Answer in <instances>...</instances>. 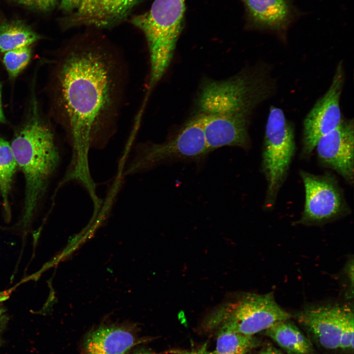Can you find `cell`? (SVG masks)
Here are the masks:
<instances>
[{
	"label": "cell",
	"instance_id": "1",
	"mask_svg": "<svg viewBox=\"0 0 354 354\" xmlns=\"http://www.w3.org/2000/svg\"><path fill=\"white\" fill-rule=\"evenodd\" d=\"M103 39H75L54 74V107L72 151L65 177L81 184L92 180L89 150L103 148L115 133L125 85L122 57Z\"/></svg>",
	"mask_w": 354,
	"mask_h": 354
},
{
	"label": "cell",
	"instance_id": "2",
	"mask_svg": "<svg viewBox=\"0 0 354 354\" xmlns=\"http://www.w3.org/2000/svg\"><path fill=\"white\" fill-rule=\"evenodd\" d=\"M27 120L15 133L11 147L24 174L25 197L22 222L31 220L47 182L59 162V151L50 127L40 117L34 99Z\"/></svg>",
	"mask_w": 354,
	"mask_h": 354
},
{
	"label": "cell",
	"instance_id": "3",
	"mask_svg": "<svg viewBox=\"0 0 354 354\" xmlns=\"http://www.w3.org/2000/svg\"><path fill=\"white\" fill-rule=\"evenodd\" d=\"M184 12L185 0H155L148 11L131 19V23L144 33L148 43L151 86L156 85L171 62Z\"/></svg>",
	"mask_w": 354,
	"mask_h": 354
},
{
	"label": "cell",
	"instance_id": "4",
	"mask_svg": "<svg viewBox=\"0 0 354 354\" xmlns=\"http://www.w3.org/2000/svg\"><path fill=\"white\" fill-rule=\"evenodd\" d=\"M291 317L277 303L272 293H247L217 308L206 319L205 326L254 335Z\"/></svg>",
	"mask_w": 354,
	"mask_h": 354
},
{
	"label": "cell",
	"instance_id": "5",
	"mask_svg": "<svg viewBox=\"0 0 354 354\" xmlns=\"http://www.w3.org/2000/svg\"><path fill=\"white\" fill-rule=\"evenodd\" d=\"M293 127L279 108H270L266 125L262 171L267 182L264 206L274 205L295 151Z\"/></svg>",
	"mask_w": 354,
	"mask_h": 354
},
{
	"label": "cell",
	"instance_id": "6",
	"mask_svg": "<svg viewBox=\"0 0 354 354\" xmlns=\"http://www.w3.org/2000/svg\"><path fill=\"white\" fill-rule=\"evenodd\" d=\"M208 153L203 118L200 114L164 142H147L137 145L125 174L139 173L170 160H200Z\"/></svg>",
	"mask_w": 354,
	"mask_h": 354
},
{
	"label": "cell",
	"instance_id": "7",
	"mask_svg": "<svg viewBox=\"0 0 354 354\" xmlns=\"http://www.w3.org/2000/svg\"><path fill=\"white\" fill-rule=\"evenodd\" d=\"M264 83L255 75H236L205 83L199 95L201 114H246L264 98Z\"/></svg>",
	"mask_w": 354,
	"mask_h": 354
},
{
	"label": "cell",
	"instance_id": "8",
	"mask_svg": "<svg viewBox=\"0 0 354 354\" xmlns=\"http://www.w3.org/2000/svg\"><path fill=\"white\" fill-rule=\"evenodd\" d=\"M305 203L299 224H320L347 215L350 208L342 190L329 173L316 175L301 170Z\"/></svg>",
	"mask_w": 354,
	"mask_h": 354
},
{
	"label": "cell",
	"instance_id": "9",
	"mask_svg": "<svg viewBox=\"0 0 354 354\" xmlns=\"http://www.w3.org/2000/svg\"><path fill=\"white\" fill-rule=\"evenodd\" d=\"M344 70L339 62L330 87L316 102L303 120L301 156L307 158L315 148L318 140L336 128L343 119L340 99L344 84Z\"/></svg>",
	"mask_w": 354,
	"mask_h": 354
},
{
	"label": "cell",
	"instance_id": "10",
	"mask_svg": "<svg viewBox=\"0 0 354 354\" xmlns=\"http://www.w3.org/2000/svg\"><path fill=\"white\" fill-rule=\"evenodd\" d=\"M321 164L330 168L350 185L354 177V126L353 119H343L334 129L322 136L316 145Z\"/></svg>",
	"mask_w": 354,
	"mask_h": 354
},
{
	"label": "cell",
	"instance_id": "11",
	"mask_svg": "<svg viewBox=\"0 0 354 354\" xmlns=\"http://www.w3.org/2000/svg\"><path fill=\"white\" fill-rule=\"evenodd\" d=\"M353 313L346 305H318L305 308L295 317L321 346L333 350L339 348L342 325Z\"/></svg>",
	"mask_w": 354,
	"mask_h": 354
},
{
	"label": "cell",
	"instance_id": "12",
	"mask_svg": "<svg viewBox=\"0 0 354 354\" xmlns=\"http://www.w3.org/2000/svg\"><path fill=\"white\" fill-rule=\"evenodd\" d=\"M140 0H80L65 20L67 28L80 26L110 28L125 20Z\"/></svg>",
	"mask_w": 354,
	"mask_h": 354
},
{
	"label": "cell",
	"instance_id": "13",
	"mask_svg": "<svg viewBox=\"0 0 354 354\" xmlns=\"http://www.w3.org/2000/svg\"><path fill=\"white\" fill-rule=\"evenodd\" d=\"M209 153L223 147H250L246 114H201Z\"/></svg>",
	"mask_w": 354,
	"mask_h": 354
},
{
	"label": "cell",
	"instance_id": "14",
	"mask_svg": "<svg viewBox=\"0 0 354 354\" xmlns=\"http://www.w3.org/2000/svg\"><path fill=\"white\" fill-rule=\"evenodd\" d=\"M136 339L126 328L116 325H102L90 331L85 339L86 354H127Z\"/></svg>",
	"mask_w": 354,
	"mask_h": 354
},
{
	"label": "cell",
	"instance_id": "15",
	"mask_svg": "<svg viewBox=\"0 0 354 354\" xmlns=\"http://www.w3.org/2000/svg\"><path fill=\"white\" fill-rule=\"evenodd\" d=\"M249 17L254 24L270 29H280L291 16L288 0H246Z\"/></svg>",
	"mask_w": 354,
	"mask_h": 354
},
{
	"label": "cell",
	"instance_id": "16",
	"mask_svg": "<svg viewBox=\"0 0 354 354\" xmlns=\"http://www.w3.org/2000/svg\"><path fill=\"white\" fill-rule=\"evenodd\" d=\"M288 320L274 324L265 330V334L288 354H311L313 349L309 340Z\"/></svg>",
	"mask_w": 354,
	"mask_h": 354
},
{
	"label": "cell",
	"instance_id": "17",
	"mask_svg": "<svg viewBox=\"0 0 354 354\" xmlns=\"http://www.w3.org/2000/svg\"><path fill=\"white\" fill-rule=\"evenodd\" d=\"M260 343V340L254 335L218 330L216 346L212 351H176L173 353L176 354H247L258 347Z\"/></svg>",
	"mask_w": 354,
	"mask_h": 354
},
{
	"label": "cell",
	"instance_id": "18",
	"mask_svg": "<svg viewBox=\"0 0 354 354\" xmlns=\"http://www.w3.org/2000/svg\"><path fill=\"white\" fill-rule=\"evenodd\" d=\"M40 38L21 21L3 22L0 24V53L30 46Z\"/></svg>",
	"mask_w": 354,
	"mask_h": 354
},
{
	"label": "cell",
	"instance_id": "19",
	"mask_svg": "<svg viewBox=\"0 0 354 354\" xmlns=\"http://www.w3.org/2000/svg\"><path fill=\"white\" fill-rule=\"evenodd\" d=\"M17 167L11 145L0 137V192L4 213L8 218L10 214L9 194Z\"/></svg>",
	"mask_w": 354,
	"mask_h": 354
},
{
	"label": "cell",
	"instance_id": "20",
	"mask_svg": "<svg viewBox=\"0 0 354 354\" xmlns=\"http://www.w3.org/2000/svg\"><path fill=\"white\" fill-rule=\"evenodd\" d=\"M31 52L28 46L4 53L3 63L11 78L16 77L26 67L30 60Z\"/></svg>",
	"mask_w": 354,
	"mask_h": 354
},
{
	"label": "cell",
	"instance_id": "21",
	"mask_svg": "<svg viewBox=\"0 0 354 354\" xmlns=\"http://www.w3.org/2000/svg\"><path fill=\"white\" fill-rule=\"evenodd\" d=\"M339 348L351 350L354 349V313L347 318L342 325Z\"/></svg>",
	"mask_w": 354,
	"mask_h": 354
},
{
	"label": "cell",
	"instance_id": "22",
	"mask_svg": "<svg viewBox=\"0 0 354 354\" xmlns=\"http://www.w3.org/2000/svg\"><path fill=\"white\" fill-rule=\"evenodd\" d=\"M29 8L41 11H48L53 9L59 0H14Z\"/></svg>",
	"mask_w": 354,
	"mask_h": 354
},
{
	"label": "cell",
	"instance_id": "23",
	"mask_svg": "<svg viewBox=\"0 0 354 354\" xmlns=\"http://www.w3.org/2000/svg\"><path fill=\"white\" fill-rule=\"evenodd\" d=\"M80 0H61L60 8L66 12L74 11L77 7Z\"/></svg>",
	"mask_w": 354,
	"mask_h": 354
},
{
	"label": "cell",
	"instance_id": "24",
	"mask_svg": "<svg viewBox=\"0 0 354 354\" xmlns=\"http://www.w3.org/2000/svg\"><path fill=\"white\" fill-rule=\"evenodd\" d=\"M256 354H283L282 353L271 345L263 347Z\"/></svg>",
	"mask_w": 354,
	"mask_h": 354
},
{
	"label": "cell",
	"instance_id": "25",
	"mask_svg": "<svg viewBox=\"0 0 354 354\" xmlns=\"http://www.w3.org/2000/svg\"><path fill=\"white\" fill-rule=\"evenodd\" d=\"M354 264L353 260L350 261L346 266V273L350 280L352 286L354 282Z\"/></svg>",
	"mask_w": 354,
	"mask_h": 354
},
{
	"label": "cell",
	"instance_id": "26",
	"mask_svg": "<svg viewBox=\"0 0 354 354\" xmlns=\"http://www.w3.org/2000/svg\"><path fill=\"white\" fill-rule=\"evenodd\" d=\"M8 318L2 316L0 318V347L2 343V335L8 323Z\"/></svg>",
	"mask_w": 354,
	"mask_h": 354
},
{
	"label": "cell",
	"instance_id": "27",
	"mask_svg": "<svg viewBox=\"0 0 354 354\" xmlns=\"http://www.w3.org/2000/svg\"><path fill=\"white\" fill-rule=\"evenodd\" d=\"M1 85L0 83V123H4L5 121V118L3 112L2 105H1Z\"/></svg>",
	"mask_w": 354,
	"mask_h": 354
},
{
	"label": "cell",
	"instance_id": "28",
	"mask_svg": "<svg viewBox=\"0 0 354 354\" xmlns=\"http://www.w3.org/2000/svg\"><path fill=\"white\" fill-rule=\"evenodd\" d=\"M133 354H154L152 353H151L148 351H140L137 352H135L133 353Z\"/></svg>",
	"mask_w": 354,
	"mask_h": 354
},
{
	"label": "cell",
	"instance_id": "29",
	"mask_svg": "<svg viewBox=\"0 0 354 354\" xmlns=\"http://www.w3.org/2000/svg\"><path fill=\"white\" fill-rule=\"evenodd\" d=\"M4 311L3 309L0 308V318L1 317V315L3 313Z\"/></svg>",
	"mask_w": 354,
	"mask_h": 354
},
{
	"label": "cell",
	"instance_id": "30",
	"mask_svg": "<svg viewBox=\"0 0 354 354\" xmlns=\"http://www.w3.org/2000/svg\"><path fill=\"white\" fill-rule=\"evenodd\" d=\"M245 0H244V1H245Z\"/></svg>",
	"mask_w": 354,
	"mask_h": 354
}]
</instances>
